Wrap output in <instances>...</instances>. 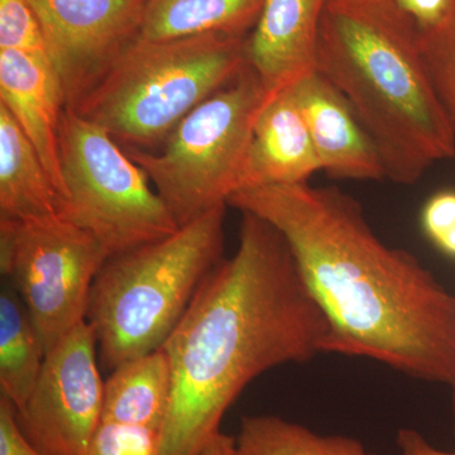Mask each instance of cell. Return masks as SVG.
Segmentation results:
<instances>
[{"instance_id":"obj_1","label":"cell","mask_w":455,"mask_h":455,"mask_svg":"<svg viewBox=\"0 0 455 455\" xmlns=\"http://www.w3.org/2000/svg\"><path fill=\"white\" fill-rule=\"evenodd\" d=\"M227 204L283 235L328 322L326 353L453 387L454 293L414 254L385 243L355 197L304 182L244 188Z\"/></svg>"},{"instance_id":"obj_2","label":"cell","mask_w":455,"mask_h":455,"mask_svg":"<svg viewBox=\"0 0 455 455\" xmlns=\"http://www.w3.org/2000/svg\"><path fill=\"white\" fill-rule=\"evenodd\" d=\"M238 248L204 281L164 341L172 400L157 455H202L260 374L326 353L329 326L283 235L242 212Z\"/></svg>"},{"instance_id":"obj_3","label":"cell","mask_w":455,"mask_h":455,"mask_svg":"<svg viewBox=\"0 0 455 455\" xmlns=\"http://www.w3.org/2000/svg\"><path fill=\"white\" fill-rule=\"evenodd\" d=\"M316 73L348 101L385 164L387 180L414 185L455 157V134L420 44V27L394 0H328Z\"/></svg>"},{"instance_id":"obj_4","label":"cell","mask_w":455,"mask_h":455,"mask_svg":"<svg viewBox=\"0 0 455 455\" xmlns=\"http://www.w3.org/2000/svg\"><path fill=\"white\" fill-rule=\"evenodd\" d=\"M227 204L173 235L110 257L94 284L86 322L109 370L164 347L197 290L223 260Z\"/></svg>"},{"instance_id":"obj_5","label":"cell","mask_w":455,"mask_h":455,"mask_svg":"<svg viewBox=\"0 0 455 455\" xmlns=\"http://www.w3.org/2000/svg\"><path fill=\"white\" fill-rule=\"evenodd\" d=\"M248 36H137L71 109L124 149L161 146L188 113L248 66Z\"/></svg>"},{"instance_id":"obj_6","label":"cell","mask_w":455,"mask_h":455,"mask_svg":"<svg viewBox=\"0 0 455 455\" xmlns=\"http://www.w3.org/2000/svg\"><path fill=\"white\" fill-rule=\"evenodd\" d=\"M271 98L248 65L188 113L158 151L125 149L180 227L242 190L254 125Z\"/></svg>"},{"instance_id":"obj_7","label":"cell","mask_w":455,"mask_h":455,"mask_svg":"<svg viewBox=\"0 0 455 455\" xmlns=\"http://www.w3.org/2000/svg\"><path fill=\"white\" fill-rule=\"evenodd\" d=\"M60 163L61 218L94 235L109 259L179 229L142 167L104 128L68 107L60 128Z\"/></svg>"},{"instance_id":"obj_8","label":"cell","mask_w":455,"mask_h":455,"mask_svg":"<svg viewBox=\"0 0 455 455\" xmlns=\"http://www.w3.org/2000/svg\"><path fill=\"white\" fill-rule=\"evenodd\" d=\"M108 259L94 235L64 218L0 220V271L46 353L88 319L92 284Z\"/></svg>"},{"instance_id":"obj_9","label":"cell","mask_w":455,"mask_h":455,"mask_svg":"<svg viewBox=\"0 0 455 455\" xmlns=\"http://www.w3.org/2000/svg\"><path fill=\"white\" fill-rule=\"evenodd\" d=\"M97 338L88 322L46 353L25 405L17 410L27 438L44 455H84L103 420L104 381Z\"/></svg>"},{"instance_id":"obj_10","label":"cell","mask_w":455,"mask_h":455,"mask_svg":"<svg viewBox=\"0 0 455 455\" xmlns=\"http://www.w3.org/2000/svg\"><path fill=\"white\" fill-rule=\"evenodd\" d=\"M73 108L140 33L147 0H27Z\"/></svg>"},{"instance_id":"obj_11","label":"cell","mask_w":455,"mask_h":455,"mask_svg":"<svg viewBox=\"0 0 455 455\" xmlns=\"http://www.w3.org/2000/svg\"><path fill=\"white\" fill-rule=\"evenodd\" d=\"M309 127L320 171L335 179H387L379 148L346 98L320 74L291 89Z\"/></svg>"},{"instance_id":"obj_12","label":"cell","mask_w":455,"mask_h":455,"mask_svg":"<svg viewBox=\"0 0 455 455\" xmlns=\"http://www.w3.org/2000/svg\"><path fill=\"white\" fill-rule=\"evenodd\" d=\"M328 0H265L247 38L248 65L271 97L316 73L320 22Z\"/></svg>"},{"instance_id":"obj_13","label":"cell","mask_w":455,"mask_h":455,"mask_svg":"<svg viewBox=\"0 0 455 455\" xmlns=\"http://www.w3.org/2000/svg\"><path fill=\"white\" fill-rule=\"evenodd\" d=\"M0 104L31 140L64 202L60 128L66 100L49 57L0 50Z\"/></svg>"},{"instance_id":"obj_14","label":"cell","mask_w":455,"mask_h":455,"mask_svg":"<svg viewBox=\"0 0 455 455\" xmlns=\"http://www.w3.org/2000/svg\"><path fill=\"white\" fill-rule=\"evenodd\" d=\"M316 172L322 171L309 127L286 90L269 99L257 119L242 190L304 184Z\"/></svg>"},{"instance_id":"obj_15","label":"cell","mask_w":455,"mask_h":455,"mask_svg":"<svg viewBox=\"0 0 455 455\" xmlns=\"http://www.w3.org/2000/svg\"><path fill=\"white\" fill-rule=\"evenodd\" d=\"M61 211V196L40 156L0 104V220H51Z\"/></svg>"},{"instance_id":"obj_16","label":"cell","mask_w":455,"mask_h":455,"mask_svg":"<svg viewBox=\"0 0 455 455\" xmlns=\"http://www.w3.org/2000/svg\"><path fill=\"white\" fill-rule=\"evenodd\" d=\"M172 371L164 349L114 368L104 382L103 420L163 429L172 400Z\"/></svg>"},{"instance_id":"obj_17","label":"cell","mask_w":455,"mask_h":455,"mask_svg":"<svg viewBox=\"0 0 455 455\" xmlns=\"http://www.w3.org/2000/svg\"><path fill=\"white\" fill-rule=\"evenodd\" d=\"M265 0H147L139 36L164 41L193 36H248Z\"/></svg>"},{"instance_id":"obj_18","label":"cell","mask_w":455,"mask_h":455,"mask_svg":"<svg viewBox=\"0 0 455 455\" xmlns=\"http://www.w3.org/2000/svg\"><path fill=\"white\" fill-rule=\"evenodd\" d=\"M46 350L31 316L8 283L0 291V397L25 405L44 367Z\"/></svg>"},{"instance_id":"obj_19","label":"cell","mask_w":455,"mask_h":455,"mask_svg":"<svg viewBox=\"0 0 455 455\" xmlns=\"http://www.w3.org/2000/svg\"><path fill=\"white\" fill-rule=\"evenodd\" d=\"M235 455H377L359 440L323 435L274 415L245 416L235 438Z\"/></svg>"},{"instance_id":"obj_20","label":"cell","mask_w":455,"mask_h":455,"mask_svg":"<svg viewBox=\"0 0 455 455\" xmlns=\"http://www.w3.org/2000/svg\"><path fill=\"white\" fill-rule=\"evenodd\" d=\"M425 64L455 134V0L435 25L420 27Z\"/></svg>"},{"instance_id":"obj_21","label":"cell","mask_w":455,"mask_h":455,"mask_svg":"<svg viewBox=\"0 0 455 455\" xmlns=\"http://www.w3.org/2000/svg\"><path fill=\"white\" fill-rule=\"evenodd\" d=\"M0 50L49 57L40 20L27 0H0Z\"/></svg>"},{"instance_id":"obj_22","label":"cell","mask_w":455,"mask_h":455,"mask_svg":"<svg viewBox=\"0 0 455 455\" xmlns=\"http://www.w3.org/2000/svg\"><path fill=\"white\" fill-rule=\"evenodd\" d=\"M160 430L101 421L84 455H157Z\"/></svg>"},{"instance_id":"obj_23","label":"cell","mask_w":455,"mask_h":455,"mask_svg":"<svg viewBox=\"0 0 455 455\" xmlns=\"http://www.w3.org/2000/svg\"><path fill=\"white\" fill-rule=\"evenodd\" d=\"M421 224L430 241L455 259V191L431 196L421 212Z\"/></svg>"},{"instance_id":"obj_24","label":"cell","mask_w":455,"mask_h":455,"mask_svg":"<svg viewBox=\"0 0 455 455\" xmlns=\"http://www.w3.org/2000/svg\"><path fill=\"white\" fill-rule=\"evenodd\" d=\"M0 455H44L27 438L16 409L4 397H0Z\"/></svg>"},{"instance_id":"obj_25","label":"cell","mask_w":455,"mask_h":455,"mask_svg":"<svg viewBox=\"0 0 455 455\" xmlns=\"http://www.w3.org/2000/svg\"><path fill=\"white\" fill-rule=\"evenodd\" d=\"M419 27H429L447 13L451 0H394Z\"/></svg>"},{"instance_id":"obj_26","label":"cell","mask_w":455,"mask_h":455,"mask_svg":"<svg viewBox=\"0 0 455 455\" xmlns=\"http://www.w3.org/2000/svg\"><path fill=\"white\" fill-rule=\"evenodd\" d=\"M397 447L400 455H455V451L451 453L434 447L423 434L414 429L398 430Z\"/></svg>"},{"instance_id":"obj_27","label":"cell","mask_w":455,"mask_h":455,"mask_svg":"<svg viewBox=\"0 0 455 455\" xmlns=\"http://www.w3.org/2000/svg\"><path fill=\"white\" fill-rule=\"evenodd\" d=\"M202 455H235V438L220 433Z\"/></svg>"},{"instance_id":"obj_28","label":"cell","mask_w":455,"mask_h":455,"mask_svg":"<svg viewBox=\"0 0 455 455\" xmlns=\"http://www.w3.org/2000/svg\"><path fill=\"white\" fill-rule=\"evenodd\" d=\"M451 415H453V433L455 436V383L451 387Z\"/></svg>"}]
</instances>
